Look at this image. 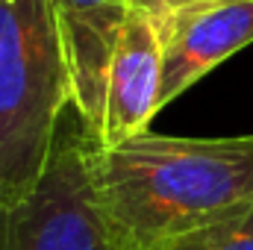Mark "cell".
I'll return each mask as SVG.
<instances>
[{
  "label": "cell",
  "mask_w": 253,
  "mask_h": 250,
  "mask_svg": "<svg viewBox=\"0 0 253 250\" xmlns=\"http://www.w3.org/2000/svg\"><path fill=\"white\" fill-rule=\"evenodd\" d=\"M50 6L68 68L71 106L94 132L103 115L112 53L132 0H50Z\"/></svg>",
  "instance_id": "8992f818"
},
{
  "label": "cell",
  "mask_w": 253,
  "mask_h": 250,
  "mask_svg": "<svg viewBox=\"0 0 253 250\" xmlns=\"http://www.w3.org/2000/svg\"><path fill=\"white\" fill-rule=\"evenodd\" d=\"M147 250H206V242H203V230L191 233V236H180V239H171V242H162L156 248Z\"/></svg>",
  "instance_id": "9c48e42d"
},
{
  "label": "cell",
  "mask_w": 253,
  "mask_h": 250,
  "mask_svg": "<svg viewBox=\"0 0 253 250\" xmlns=\"http://www.w3.org/2000/svg\"><path fill=\"white\" fill-rule=\"evenodd\" d=\"M206 250H253V203L203 230Z\"/></svg>",
  "instance_id": "52a82bcc"
},
{
  "label": "cell",
  "mask_w": 253,
  "mask_h": 250,
  "mask_svg": "<svg viewBox=\"0 0 253 250\" xmlns=\"http://www.w3.org/2000/svg\"><path fill=\"white\" fill-rule=\"evenodd\" d=\"M191 3H203V0H132V9H138V12L150 15L153 21H159V18H165V15H171V12H177L183 6H191Z\"/></svg>",
  "instance_id": "ba28073f"
},
{
  "label": "cell",
  "mask_w": 253,
  "mask_h": 250,
  "mask_svg": "<svg viewBox=\"0 0 253 250\" xmlns=\"http://www.w3.org/2000/svg\"><path fill=\"white\" fill-rule=\"evenodd\" d=\"M68 106L50 0H0V212L36 188Z\"/></svg>",
  "instance_id": "7a4b0ae2"
},
{
  "label": "cell",
  "mask_w": 253,
  "mask_h": 250,
  "mask_svg": "<svg viewBox=\"0 0 253 250\" xmlns=\"http://www.w3.org/2000/svg\"><path fill=\"white\" fill-rule=\"evenodd\" d=\"M159 91H162L159 27L150 15L132 9L118 36L109 65L103 115L94 129L97 144L115 147L138 132H147L150 121L159 112Z\"/></svg>",
  "instance_id": "5b68a950"
},
{
  "label": "cell",
  "mask_w": 253,
  "mask_h": 250,
  "mask_svg": "<svg viewBox=\"0 0 253 250\" xmlns=\"http://www.w3.org/2000/svg\"><path fill=\"white\" fill-rule=\"evenodd\" d=\"M162 39L159 109L212 68L253 44V0H203L156 21Z\"/></svg>",
  "instance_id": "277c9868"
},
{
  "label": "cell",
  "mask_w": 253,
  "mask_h": 250,
  "mask_svg": "<svg viewBox=\"0 0 253 250\" xmlns=\"http://www.w3.org/2000/svg\"><path fill=\"white\" fill-rule=\"evenodd\" d=\"M94 132L68 106L36 188L0 212V250H126L91 171Z\"/></svg>",
  "instance_id": "3957f363"
},
{
  "label": "cell",
  "mask_w": 253,
  "mask_h": 250,
  "mask_svg": "<svg viewBox=\"0 0 253 250\" xmlns=\"http://www.w3.org/2000/svg\"><path fill=\"white\" fill-rule=\"evenodd\" d=\"M91 171L121 245L147 250L253 203V132L189 138L147 129L115 147L94 138Z\"/></svg>",
  "instance_id": "6da1fadb"
}]
</instances>
